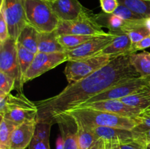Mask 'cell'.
<instances>
[{"instance_id": "cell-1", "label": "cell", "mask_w": 150, "mask_h": 149, "mask_svg": "<svg viewBox=\"0 0 150 149\" xmlns=\"http://www.w3.org/2000/svg\"><path fill=\"white\" fill-rule=\"evenodd\" d=\"M141 77L130 61V55L115 56L108 64L79 81L69 83L52 97L35 102L38 123L54 124L66 112L85 103L93 96L133 79Z\"/></svg>"}, {"instance_id": "cell-2", "label": "cell", "mask_w": 150, "mask_h": 149, "mask_svg": "<svg viewBox=\"0 0 150 149\" xmlns=\"http://www.w3.org/2000/svg\"><path fill=\"white\" fill-rule=\"evenodd\" d=\"M63 115L72 117L75 121L87 127H108L132 131L137 125L134 118L89 108H76Z\"/></svg>"}, {"instance_id": "cell-3", "label": "cell", "mask_w": 150, "mask_h": 149, "mask_svg": "<svg viewBox=\"0 0 150 149\" xmlns=\"http://www.w3.org/2000/svg\"><path fill=\"white\" fill-rule=\"evenodd\" d=\"M26 15L29 24L40 32L55 31L60 20L48 0H25Z\"/></svg>"}, {"instance_id": "cell-4", "label": "cell", "mask_w": 150, "mask_h": 149, "mask_svg": "<svg viewBox=\"0 0 150 149\" xmlns=\"http://www.w3.org/2000/svg\"><path fill=\"white\" fill-rule=\"evenodd\" d=\"M103 26L98 22V15L86 10L77 19L70 21H61L55 32L57 35L81 34L105 36L109 34L103 30Z\"/></svg>"}, {"instance_id": "cell-5", "label": "cell", "mask_w": 150, "mask_h": 149, "mask_svg": "<svg viewBox=\"0 0 150 149\" xmlns=\"http://www.w3.org/2000/svg\"><path fill=\"white\" fill-rule=\"evenodd\" d=\"M0 72L13 77L16 82L15 90L23 94L24 83L18 58L17 41L10 37L0 42Z\"/></svg>"}, {"instance_id": "cell-6", "label": "cell", "mask_w": 150, "mask_h": 149, "mask_svg": "<svg viewBox=\"0 0 150 149\" xmlns=\"http://www.w3.org/2000/svg\"><path fill=\"white\" fill-rule=\"evenodd\" d=\"M114 57V56L99 53L79 61H68L64 69L66 78L69 83L79 81L108 64Z\"/></svg>"}, {"instance_id": "cell-7", "label": "cell", "mask_w": 150, "mask_h": 149, "mask_svg": "<svg viewBox=\"0 0 150 149\" xmlns=\"http://www.w3.org/2000/svg\"><path fill=\"white\" fill-rule=\"evenodd\" d=\"M0 12L5 17L9 36L17 41L21 31L28 23L25 0H2L0 2Z\"/></svg>"}, {"instance_id": "cell-8", "label": "cell", "mask_w": 150, "mask_h": 149, "mask_svg": "<svg viewBox=\"0 0 150 149\" xmlns=\"http://www.w3.org/2000/svg\"><path fill=\"white\" fill-rule=\"evenodd\" d=\"M65 61H68L65 51L50 53L38 52L23 77V82L33 80Z\"/></svg>"}, {"instance_id": "cell-9", "label": "cell", "mask_w": 150, "mask_h": 149, "mask_svg": "<svg viewBox=\"0 0 150 149\" xmlns=\"http://www.w3.org/2000/svg\"><path fill=\"white\" fill-rule=\"evenodd\" d=\"M149 80L150 77H141L128 80V81L114 86V87L93 96L83 104H89L92 103V102H99V101L107 100V99H122V98L126 97L129 95L133 94L144 88L149 86Z\"/></svg>"}, {"instance_id": "cell-10", "label": "cell", "mask_w": 150, "mask_h": 149, "mask_svg": "<svg viewBox=\"0 0 150 149\" xmlns=\"http://www.w3.org/2000/svg\"><path fill=\"white\" fill-rule=\"evenodd\" d=\"M115 37L116 34L109 32V34L97 37L79 46L67 49L65 52L68 61H79L98 55L111 43Z\"/></svg>"}, {"instance_id": "cell-11", "label": "cell", "mask_w": 150, "mask_h": 149, "mask_svg": "<svg viewBox=\"0 0 150 149\" xmlns=\"http://www.w3.org/2000/svg\"><path fill=\"white\" fill-rule=\"evenodd\" d=\"M76 108H89V109L98 110L105 111V112H108L131 118H135L139 116L144 110L139 108L129 106L122 102L120 99H107V100L99 101V102H92L89 104H83L74 109H76Z\"/></svg>"}, {"instance_id": "cell-12", "label": "cell", "mask_w": 150, "mask_h": 149, "mask_svg": "<svg viewBox=\"0 0 150 149\" xmlns=\"http://www.w3.org/2000/svg\"><path fill=\"white\" fill-rule=\"evenodd\" d=\"M38 124L36 119L25 121L13 130L9 149H25L29 146Z\"/></svg>"}, {"instance_id": "cell-13", "label": "cell", "mask_w": 150, "mask_h": 149, "mask_svg": "<svg viewBox=\"0 0 150 149\" xmlns=\"http://www.w3.org/2000/svg\"><path fill=\"white\" fill-rule=\"evenodd\" d=\"M51 5L61 21L76 20L87 10L79 0H54Z\"/></svg>"}, {"instance_id": "cell-14", "label": "cell", "mask_w": 150, "mask_h": 149, "mask_svg": "<svg viewBox=\"0 0 150 149\" xmlns=\"http://www.w3.org/2000/svg\"><path fill=\"white\" fill-rule=\"evenodd\" d=\"M96 140L102 138L107 143H120V145L133 140L131 130L108 127H89Z\"/></svg>"}, {"instance_id": "cell-15", "label": "cell", "mask_w": 150, "mask_h": 149, "mask_svg": "<svg viewBox=\"0 0 150 149\" xmlns=\"http://www.w3.org/2000/svg\"><path fill=\"white\" fill-rule=\"evenodd\" d=\"M54 124H58L64 140V149H79L78 128L75 120L67 115L57 118Z\"/></svg>"}, {"instance_id": "cell-16", "label": "cell", "mask_w": 150, "mask_h": 149, "mask_svg": "<svg viewBox=\"0 0 150 149\" xmlns=\"http://www.w3.org/2000/svg\"><path fill=\"white\" fill-rule=\"evenodd\" d=\"M32 108L37 109L35 102H32L25 95L18 93L16 96L11 93L5 94L0 93V115L2 116L9 110L15 108Z\"/></svg>"}, {"instance_id": "cell-17", "label": "cell", "mask_w": 150, "mask_h": 149, "mask_svg": "<svg viewBox=\"0 0 150 149\" xmlns=\"http://www.w3.org/2000/svg\"><path fill=\"white\" fill-rule=\"evenodd\" d=\"M131 48L132 42L128 34L124 32H120L116 34L114 40L100 53L114 56L120 55H130Z\"/></svg>"}, {"instance_id": "cell-18", "label": "cell", "mask_w": 150, "mask_h": 149, "mask_svg": "<svg viewBox=\"0 0 150 149\" xmlns=\"http://www.w3.org/2000/svg\"><path fill=\"white\" fill-rule=\"evenodd\" d=\"M40 33V32H39L36 28L27 23L21 32L17 42L29 51L36 54L38 52Z\"/></svg>"}, {"instance_id": "cell-19", "label": "cell", "mask_w": 150, "mask_h": 149, "mask_svg": "<svg viewBox=\"0 0 150 149\" xmlns=\"http://www.w3.org/2000/svg\"><path fill=\"white\" fill-rule=\"evenodd\" d=\"M66 50L61 45L57 39L55 31L51 32H40L38 42V52L58 53L64 52Z\"/></svg>"}, {"instance_id": "cell-20", "label": "cell", "mask_w": 150, "mask_h": 149, "mask_svg": "<svg viewBox=\"0 0 150 149\" xmlns=\"http://www.w3.org/2000/svg\"><path fill=\"white\" fill-rule=\"evenodd\" d=\"M120 100L129 106L141 110L147 109L150 107V87L144 88Z\"/></svg>"}, {"instance_id": "cell-21", "label": "cell", "mask_w": 150, "mask_h": 149, "mask_svg": "<svg viewBox=\"0 0 150 149\" xmlns=\"http://www.w3.org/2000/svg\"><path fill=\"white\" fill-rule=\"evenodd\" d=\"M130 61L135 70L142 77H150V53L144 51L130 55Z\"/></svg>"}, {"instance_id": "cell-22", "label": "cell", "mask_w": 150, "mask_h": 149, "mask_svg": "<svg viewBox=\"0 0 150 149\" xmlns=\"http://www.w3.org/2000/svg\"><path fill=\"white\" fill-rule=\"evenodd\" d=\"M38 116V109L18 108L9 110L1 117L7 118L18 125L27 121L36 119Z\"/></svg>"}, {"instance_id": "cell-23", "label": "cell", "mask_w": 150, "mask_h": 149, "mask_svg": "<svg viewBox=\"0 0 150 149\" xmlns=\"http://www.w3.org/2000/svg\"><path fill=\"white\" fill-rule=\"evenodd\" d=\"M99 36L81 34H61L57 35L59 42L65 50L76 48L81 44Z\"/></svg>"}, {"instance_id": "cell-24", "label": "cell", "mask_w": 150, "mask_h": 149, "mask_svg": "<svg viewBox=\"0 0 150 149\" xmlns=\"http://www.w3.org/2000/svg\"><path fill=\"white\" fill-rule=\"evenodd\" d=\"M18 126L17 124L1 117L0 121V149L10 148L12 133Z\"/></svg>"}, {"instance_id": "cell-25", "label": "cell", "mask_w": 150, "mask_h": 149, "mask_svg": "<svg viewBox=\"0 0 150 149\" xmlns=\"http://www.w3.org/2000/svg\"><path fill=\"white\" fill-rule=\"evenodd\" d=\"M118 1L143 18L150 16V1L146 0H118Z\"/></svg>"}, {"instance_id": "cell-26", "label": "cell", "mask_w": 150, "mask_h": 149, "mask_svg": "<svg viewBox=\"0 0 150 149\" xmlns=\"http://www.w3.org/2000/svg\"><path fill=\"white\" fill-rule=\"evenodd\" d=\"M75 121L78 128L79 149H87L96 140V138L89 127H86L78 121Z\"/></svg>"}, {"instance_id": "cell-27", "label": "cell", "mask_w": 150, "mask_h": 149, "mask_svg": "<svg viewBox=\"0 0 150 149\" xmlns=\"http://www.w3.org/2000/svg\"><path fill=\"white\" fill-rule=\"evenodd\" d=\"M17 49L19 65H20L22 75H23V77H24L26 72L29 70V67L35 58V53L25 48L18 42H17Z\"/></svg>"}, {"instance_id": "cell-28", "label": "cell", "mask_w": 150, "mask_h": 149, "mask_svg": "<svg viewBox=\"0 0 150 149\" xmlns=\"http://www.w3.org/2000/svg\"><path fill=\"white\" fill-rule=\"evenodd\" d=\"M103 16L106 19L105 26L108 27L111 33L117 34L122 32V29L125 23V20L114 14H106V13H105V14H103Z\"/></svg>"}, {"instance_id": "cell-29", "label": "cell", "mask_w": 150, "mask_h": 149, "mask_svg": "<svg viewBox=\"0 0 150 149\" xmlns=\"http://www.w3.org/2000/svg\"><path fill=\"white\" fill-rule=\"evenodd\" d=\"M112 14L116 15L119 16V17L122 18V19L126 20H139V19L145 18L142 16L136 14L133 11H132L130 9L127 7L126 6L123 5V4H120L117 10L114 12Z\"/></svg>"}, {"instance_id": "cell-30", "label": "cell", "mask_w": 150, "mask_h": 149, "mask_svg": "<svg viewBox=\"0 0 150 149\" xmlns=\"http://www.w3.org/2000/svg\"><path fill=\"white\" fill-rule=\"evenodd\" d=\"M16 82L12 77L0 72V93L8 94L12 90H15Z\"/></svg>"}, {"instance_id": "cell-31", "label": "cell", "mask_w": 150, "mask_h": 149, "mask_svg": "<svg viewBox=\"0 0 150 149\" xmlns=\"http://www.w3.org/2000/svg\"><path fill=\"white\" fill-rule=\"evenodd\" d=\"M51 126H52L51 124H48V123H38L33 139L49 141Z\"/></svg>"}, {"instance_id": "cell-32", "label": "cell", "mask_w": 150, "mask_h": 149, "mask_svg": "<svg viewBox=\"0 0 150 149\" xmlns=\"http://www.w3.org/2000/svg\"><path fill=\"white\" fill-rule=\"evenodd\" d=\"M127 34H128L129 37L131 40L132 45H133L137 42H140L146 37L149 36L150 34V32L145 27V26H142L130 31L127 33Z\"/></svg>"}, {"instance_id": "cell-33", "label": "cell", "mask_w": 150, "mask_h": 149, "mask_svg": "<svg viewBox=\"0 0 150 149\" xmlns=\"http://www.w3.org/2000/svg\"><path fill=\"white\" fill-rule=\"evenodd\" d=\"M132 131L133 140L142 143L145 145H148V144L150 143V128L144 129L133 128Z\"/></svg>"}, {"instance_id": "cell-34", "label": "cell", "mask_w": 150, "mask_h": 149, "mask_svg": "<svg viewBox=\"0 0 150 149\" xmlns=\"http://www.w3.org/2000/svg\"><path fill=\"white\" fill-rule=\"evenodd\" d=\"M101 8L104 13L112 14L120 5L118 0H100Z\"/></svg>"}, {"instance_id": "cell-35", "label": "cell", "mask_w": 150, "mask_h": 149, "mask_svg": "<svg viewBox=\"0 0 150 149\" xmlns=\"http://www.w3.org/2000/svg\"><path fill=\"white\" fill-rule=\"evenodd\" d=\"M8 26L6 21L5 17L1 12H0V42H3L9 37Z\"/></svg>"}, {"instance_id": "cell-36", "label": "cell", "mask_w": 150, "mask_h": 149, "mask_svg": "<svg viewBox=\"0 0 150 149\" xmlns=\"http://www.w3.org/2000/svg\"><path fill=\"white\" fill-rule=\"evenodd\" d=\"M149 47H150V34L149 36L144 38V39H142V40H141L140 42H137V43L132 45L131 54L135 53L136 51H142V50H144L145 48H149Z\"/></svg>"}, {"instance_id": "cell-37", "label": "cell", "mask_w": 150, "mask_h": 149, "mask_svg": "<svg viewBox=\"0 0 150 149\" xmlns=\"http://www.w3.org/2000/svg\"><path fill=\"white\" fill-rule=\"evenodd\" d=\"M29 149H50L49 141L32 139L29 145Z\"/></svg>"}, {"instance_id": "cell-38", "label": "cell", "mask_w": 150, "mask_h": 149, "mask_svg": "<svg viewBox=\"0 0 150 149\" xmlns=\"http://www.w3.org/2000/svg\"><path fill=\"white\" fill-rule=\"evenodd\" d=\"M121 149H147V145L139 143L135 140L120 145Z\"/></svg>"}, {"instance_id": "cell-39", "label": "cell", "mask_w": 150, "mask_h": 149, "mask_svg": "<svg viewBox=\"0 0 150 149\" xmlns=\"http://www.w3.org/2000/svg\"><path fill=\"white\" fill-rule=\"evenodd\" d=\"M87 149H106L105 140L102 138L95 140Z\"/></svg>"}, {"instance_id": "cell-40", "label": "cell", "mask_w": 150, "mask_h": 149, "mask_svg": "<svg viewBox=\"0 0 150 149\" xmlns=\"http://www.w3.org/2000/svg\"><path fill=\"white\" fill-rule=\"evenodd\" d=\"M56 149H64V140L62 136H59L57 137L56 142Z\"/></svg>"}, {"instance_id": "cell-41", "label": "cell", "mask_w": 150, "mask_h": 149, "mask_svg": "<svg viewBox=\"0 0 150 149\" xmlns=\"http://www.w3.org/2000/svg\"><path fill=\"white\" fill-rule=\"evenodd\" d=\"M105 145H106V149H121L120 143H107V142H105Z\"/></svg>"}, {"instance_id": "cell-42", "label": "cell", "mask_w": 150, "mask_h": 149, "mask_svg": "<svg viewBox=\"0 0 150 149\" xmlns=\"http://www.w3.org/2000/svg\"><path fill=\"white\" fill-rule=\"evenodd\" d=\"M144 26L150 32V16L144 18Z\"/></svg>"}, {"instance_id": "cell-43", "label": "cell", "mask_w": 150, "mask_h": 149, "mask_svg": "<svg viewBox=\"0 0 150 149\" xmlns=\"http://www.w3.org/2000/svg\"><path fill=\"white\" fill-rule=\"evenodd\" d=\"M48 1H51V2H53V1H54V0H48Z\"/></svg>"}, {"instance_id": "cell-44", "label": "cell", "mask_w": 150, "mask_h": 149, "mask_svg": "<svg viewBox=\"0 0 150 149\" xmlns=\"http://www.w3.org/2000/svg\"><path fill=\"white\" fill-rule=\"evenodd\" d=\"M147 146H148V147H149V148H150V143H149V144H148V145H147Z\"/></svg>"}, {"instance_id": "cell-45", "label": "cell", "mask_w": 150, "mask_h": 149, "mask_svg": "<svg viewBox=\"0 0 150 149\" xmlns=\"http://www.w3.org/2000/svg\"><path fill=\"white\" fill-rule=\"evenodd\" d=\"M149 87H150V80H149Z\"/></svg>"}, {"instance_id": "cell-46", "label": "cell", "mask_w": 150, "mask_h": 149, "mask_svg": "<svg viewBox=\"0 0 150 149\" xmlns=\"http://www.w3.org/2000/svg\"><path fill=\"white\" fill-rule=\"evenodd\" d=\"M147 149H150V148L148 147V146H147Z\"/></svg>"}, {"instance_id": "cell-47", "label": "cell", "mask_w": 150, "mask_h": 149, "mask_svg": "<svg viewBox=\"0 0 150 149\" xmlns=\"http://www.w3.org/2000/svg\"><path fill=\"white\" fill-rule=\"evenodd\" d=\"M1 1H2V0H0V2H1Z\"/></svg>"}, {"instance_id": "cell-48", "label": "cell", "mask_w": 150, "mask_h": 149, "mask_svg": "<svg viewBox=\"0 0 150 149\" xmlns=\"http://www.w3.org/2000/svg\"><path fill=\"white\" fill-rule=\"evenodd\" d=\"M149 108H150V107H149Z\"/></svg>"}]
</instances>
